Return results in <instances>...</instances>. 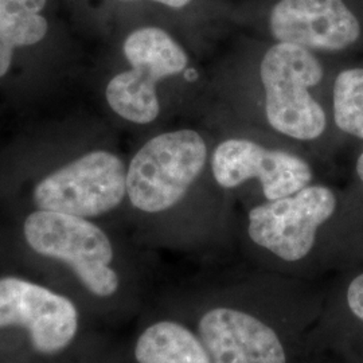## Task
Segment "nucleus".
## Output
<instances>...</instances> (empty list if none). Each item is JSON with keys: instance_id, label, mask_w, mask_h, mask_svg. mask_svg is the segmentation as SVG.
<instances>
[{"instance_id": "f257e3e1", "label": "nucleus", "mask_w": 363, "mask_h": 363, "mask_svg": "<svg viewBox=\"0 0 363 363\" xmlns=\"http://www.w3.org/2000/svg\"><path fill=\"white\" fill-rule=\"evenodd\" d=\"M259 74L272 128L298 140H313L325 132V111L310 93L322 81L323 67L308 49L276 43L265 52Z\"/></svg>"}, {"instance_id": "f03ea898", "label": "nucleus", "mask_w": 363, "mask_h": 363, "mask_svg": "<svg viewBox=\"0 0 363 363\" xmlns=\"http://www.w3.org/2000/svg\"><path fill=\"white\" fill-rule=\"evenodd\" d=\"M208 148L191 130L156 136L130 160L127 194L132 205L145 213H159L177 205L205 167Z\"/></svg>"}, {"instance_id": "7ed1b4c3", "label": "nucleus", "mask_w": 363, "mask_h": 363, "mask_svg": "<svg viewBox=\"0 0 363 363\" xmlns=\"http://www.w3.org/2000/svg\"><path fill=\"white\" fill-rule=\"evenodd\" d=\"M28 247L43 257L67 264L85 288L96 296H112L118 276L111 268L113 249L106 234L86 218L38 210L23 226Z\"/></svg>"}, {"instance_id": "20e7f679", "label": "nucleus", "mask_w": 363, "mask_h": 363, "mask_svg": "<svg viewBox=\"0 0 363 363\" xmlns=\"http://www.w3.org/2000/svg\"><path fill=\"white\" fill-rule=\"evenodd\" d=\"M130 70L118 73L106 86V101L118 116L136 124L152 123L160 105L156 84L182 73L189 57L181 45L159 27H143L130 34L123 46Z\"/></svg>"}, {"instance_id": "39448f33", "label": "nucleus", "mask_w": 363, "mask_h": 363, "mask_svg": "<svg viewBox=\"0 0 363 363\" xmlns=\"http://www.w3.org/2000/svg\"><path fill=\"white\" fill-rule=\"evenodd\" d=\"M127 194V169L121 159L93 151L39 182L34 202L49 210L89 218L117 208Z\"/></svg>"}, {"instance_id": "423d86ee", "label": "nucleus", "mask_w": 363, "mask_h": 363, "mask_svg": "<svg viewBox=\"0 0 363 363\" xmlns=\"http://www.w3.org/2000/svg\"><path fill=\"white\" fill-rule=\"evenodd\" d=\"M337 208L334 193L323 186H307L295 194L252 208L250 238L286 261H298L311 250L316 230Z\"/></svg>"}, {"instance_id": "0eeeda50", "label": "nucleus", "mask_w": 363, "mask_h": 363, "mask_svg": "<svg viewBox=\"0 0 363 363\" xmlns=\"http://www.w3.org/2000/svg\"><path fill=\"white\" fill-rule=\"evenodd\" d=\"M21 325L40 354L64 350L76 337L78 312L69 298L16 277L0 279V328Z\"/></svg>"}, {"instance_id": "6e6552de", "label": "nucleus", "mask_w": 363, "mask_h": 363, "mask_svg": "<svg viewBox=\"0 0 363 363\" xmlns=\"http://www.w3.org/2000/svg\"><path fill=\"white\" fill-rule=\"evenodd\" d=\"M211 169L217 183L225 189L259 179L268 201L295 194L312 179L311 169L303 159L245 139L222 142L213 154Z\"/></svg>"}, {"instance_id": "1a4fd4ad", "label": "nucleus", "mask_w": 363, "mask_h": 363, "mask_svg": "<svg viewBox=\"0 0 363 363\" xmlns=\"http://www.w3.org/2000/svg\"><path fill=\"white\" fill-rule=\"evenodd\" d=\"M273 37L316 50H342L361 35V26L343 0H280L271 13Z\"/></svg>"}, {"instance_id": "9d476101", "label": "nucleus", "mask_w": 363, "mask_h": 363, "mask_svg": "<svg viewBox=\"0 0 363 363\" xmlns=\"http://www.w3.org/2000/svg\"><path fill=\"white\" fill-rule=\"evenodd\" d=\"M199 337L211 363H286L281 340L255 316L216 308L199 322Z\"/></svg>"}, {"instance_id": "9b49d317", "label": "nucleus", "mask_w": 363, "mask_h": 363, "mask_svg": "<svg viewBox=\"0 0 363 363\" xmlns=\"http://www.w3.org/2000/svg\"><path fill=\"white\" fill-rule=\"evenodd\" d=\"M48 0H0V77L11 67L16 48L33 46L46 37L42 11Z\"/></svg>"}, {"instance_id": "f8f14e48", "label": "nucleus", "mask_w": 363, "mask_h": 363, "mask_svg": "<svg viewBox=\"0 0 363 363\" xmlns=\"http://www.w3.org/2000/svg\"><path fill=\"white\" fill-rule=\"evenodd\" d=\"M139 363H211L202 342L175 322L148 327L135 349Z\"/></svg>"}, {"instance_id": "ddd939ff", "label": "nucleus", "mask_w": 363, "mask_h": 363, "mask_svg": "<svg viewBox=\"0 0 363 363\" xmlns=\"http://www.w3.org/2000/svg\"><path fill=\"white\" fill-rule=\"evenodd\" d=\"M334 118L343 132L363 139V69L345 70L335 79Z\"/></svg>"}, {"instance_id": "4468645a", "label": "nucleus", "mask_w": 363, "mask_h": 363, "mask_svg": "<svg viewBox=\"0 0 363 363\" xmlns=\"http://www.w3.org/2000/svg\"><path fill=\"white\" fill-rule=\"evenodd\" d=\"M347 303L352 313L363 320V273L351 281L347 291Z\"/></svg>"}, {"instance_id": "2eb2a0df", "label": "nucleus", "mask_w": 363, "mask_h": 363, "mask_svg": "<svg viewBox=\"0 0 363 363\" xmlns=\"http://www.w3.org/2000/svg\"><path fill=\"white\" fill-rule=\"evenodd\" d=\"M121 1H133V0H121ZM152 1L164 4L171 9H182V7L187 6L191 0H152Z\"/></svg>"}, {"instance_id": "dca6fc26", "label": "nucleus", "mask_w": 363, "mask_h": 363, "mask_svg": "<svg viewBox=\"0 0 363 363\" xmlns=\"http://www.w3.org/2000/svg\"><path fill=\"white\" fill-rule=\"evenodd\" d=\"M357 172H358V177L361 178V181L363 182V152L362 155L359 156L358 163H357Z\"/></svg>"}]
</instances>
